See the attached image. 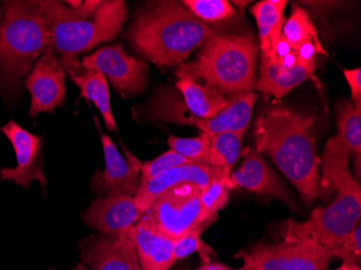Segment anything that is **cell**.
I'll return each mask as SVG.
<instances>
[{"instance_id": "cell-34", "label": "cell", "mask_w": 361, "mask_h": 270, "mask_svg": "<svg viewBox=\"0 0 361 270\" xmlns=\"http://www.w3.org/2000/svg\"><path fill=\"white\" fill-rule=\"evenodd\" d=\"M336 270H360V267H359V264L343 263L342 266Z\"/></svg>"}, {"instance_id": "cell-28", "label": "cell", "mask_w": 361, "mask_h": 270, "mask_svg": "<svg viewBox=\"0 0 361 270\" xmlns=\"http://www.w3.org/2000/svg\"><path fill=\"white\" fill-rule=\"evenodd\" d=\"M229 188H233L222 178L211 180L200 194L202 212L204 221L212 223L218 217V212L222 210L229 200Z\"/></svg>"}, {"instance_id": "cell-13", "label": "cell", "mask_w": 361, "mask_h": 270, "mask_svg": "<svg viewBox=\"0 0 361 270\" xmlns=\"http://www.w3.org/2000/svg\"><path fill=\"white\" fill-rule=\"evenodd\" d=\"M103 153H104L105 168H97L91 180L93 192L99 196L135 197L141 185L140 161L133 154L125 150L123 157L106 134L101 133Z\"/></svg>"}, {"instance_id": "cell-18", "label": "cell", "mask_w": 361, "mask_h": 270, "mask_svg": "<svg viewBox=\"0 0 361 270\" xmlns=\"http://www.w3.org/2000/svg\"><path fill=\"white\" fill-rule=\"evenodd\" d=\"M231 182L235 188H243L251 192L269 195L281 199L290 208L297 209V202L281 178L255 146H249L245 152V159L236 171L231 173Z\"/></svg>"}, {"instance_id": "cell-30", "label": "cell", "mask_w": 361, "mask_h": 270, "mask_svg": "<svg viewBox=\"0 0 361 270\" xmlns=\"http://www.w3.org/2000/svg\"><path fill=\"white\" fill-rule=\"evenodd\" d=\"M331 257L342 259L343 263L359 264L361 262V225L359 223L350 233L326 247Z\"/></svg>"}, {"instance_id": "cell-31", "label": "cell", "mask_w": 361, "mask_h": 270, "mask_svg": "<svg viewBox=\"0 0 361 270\" xmlns=\"http://www.w3.org/2000/svg\"><path fill=\"white\" fill-rule=\"evenodd\" d=\"M192 164L190 160L186 159L180 154L176 153L173 150H168L166 153L158 156L151 161H145L140 164V172H141V184L160 176L164 172L168 171L174 166H182V164Z\"/></svg>"}, {"instance_id": "cell-25", "label": "cell", "mask_w": 361, "mask_h": 270, "mask_svg": "<svg viewBox=\"0 0 361 270\" xmlns=\"http://www.w3.org/2000/svg\"><path fill=\"white\" fill-rule=\"evenodd\" d=\"M243 137L245 133L232 131L221 132L211 137L209 162L211 166L222 168L228 180L233 166L243 155Z\"/></svg>"}, {"instance_id": "cell-7", "label": "cell", "mask_w": 361, "mask_h": 270, "mask_svg": "<svg viewBox=\"0 0 361 270\" xmlns=\"http://www.w3.org/2000/svg\"><path fill=\"white\" fill-rule=\"evenodd\" d=\"M257 99V95L255 92L245 93L233 99L231 104L216 117L202 119L195 117L186 109L178 90L164 88L156 91L151 102L144 109L143 117L149 121H159L195 127L210 137L227 131L245 133L250 125Z\"/></svg>"}, {"instance_id": "cell-12", "label": "cell", "mask_w": 361, "mask_h": 270, "mask_svg": "<svg viewBox=\"0 0 361 270\" xmlns=\"http://www.w3.org/2000/svg\"><path fill=\"white\" fill-rule=\"evenodd\" d=\"M84 70L104 75L114 89L123 97L142 92L147 86L149 64L126 54L121 44L99 49L81 61Z\"/></svg>"}, {"instance_id": "cell-27", "label": "cell", "mask_w": 361, "mask_h": 270, "mask_svg": "<svg viewBox=\"0 0 361 270\" xmlns=\"http://www.w3.org/2000/svg\"><path fill=\"white\" fill-rule=\"evenodd\" d=\"M210 142L211 137L206 133H202L196 137H178L170 135L168 145L170 146V149L190 161L210 164Z\"/></svg>"}, {"instance_id": "cell-10", "label": "cell", "mask_w": 361, "mask_h": 270, "mask_svg": "<svg viewBox=\"0 0 361 270\" xmlns=\"http://www.w3.org/2000/svg\"><path fill=\"white\" fill-rule=\"evenodd\" d=\"M336 119L338 131L328 140L319 158L322 172L320 186L326 195L329 192L330 180L348 168L350 157H354L358 180L360 178L361 109L350 101H341L336 107Z\"/></svg>"}, {"instance_id": "cell-29", "label": "cell", "mask_w": 361, "mask_h": 270, "mask_svg": "<svg viewBox=\"0 0 361 270\" xmlns=\"http://www.w3.org/2000/svg\"><path fill=\"white\" fill-rule=\"evenodd\" d=\"M202 231L196 229L182 238L174 240V257L176 261L190 257L192 253H200L202 265L210 264L212 259L216 257V253L210 245L202 241Z\"/></svg>"}, {"instance_id": "cell-17", "label": "cell", "mask_w": 361, "mask_h": 270, "mask_svg": "<svg viewBox=\"0 0 361 270\" xmlns=\"http://www.w3.org/2000/svg\"><path fill=\"white\" fill-rule=\"evenodd\" d=\"M88 270H143L135 243L125 235H91L79 243Z\"/></svg>"}, {"instance_id": "cell-21", "label": "cell", "mask_w": 361, "mask_h": 270, "mask_svg": "<svg viewBox=\"0 0 361 270\" xmlns=\"http://www.w3.org/2000/svg\"><path fill=\"white\" fill-rule=\"evenodd\" d=\"M285 0H262L251 7L259 30V50L262 56H273L281 39L285 25Z\"/></svg>"}, {"instance_id": "cell-33", "label": "cell", "mask_w": 361, "mask_h": 270, "mask_svg": "<svg viewBox=\"0 0 361 270\" xmlns=\"http://www.w3.org/2000/svg\"><path fill=\"white\" fill-rule=\"evenodd\" d=\"M196 270H233L227 266L223 265L220 263H210L202 265V267L198 268Z\"/></svg>"}, {"instance_id": "cell-19", "label": "cell", "mask_w": 361, "mask_h": 270, "mask_svg": "<svg viewBox=\"0 0 361 270\" xmlns=\"http://www.w3.org/2000/svg\"><path fill=\"white\" fill-rule=\"evenodd\" d=\"M142 215L133 197L104 196L93 201L82 219L86 225L101 235H111L137 224Z\"/></svg>"}, {"instance_id": "cell-22", "label": "cell", "mask_w": 361, "mask_h": 270, "mask_svg": "<svg viewBox=\"0 0 361 270\" xmlns=\"http://www.w3.org/2000/svg\"><path fill=\"white\" fill-rule=\"evenodd\" d=\"M176 89L180 93L186 109L195 117L202 119L216 117L232 102V99L216 89L186 77L178 78Z\"/></svg>"}, {"instance_id": "cell-3", "label": "cell", "mask_w": 361, "mask_h": 270, "mask_svg": "<svg viewBox=\"0 0 361 270\" xmlns=\"http://www.w3.org/2000/svg\"><path fill=\"white\" fill-rule=\"evenodd\" d=\"M37 5L50 24L52 51L60 54L61 65L70 76L86 72L78 54L115 39L128 18L123 0H88L78 9L56 0H40Z\"/></svg>"}, {"instance_id": "cell-35", "label": "cell", "mask_w": 361, "mask_h": 270, "mask_svg": "<svg viewBox=\"0 0 361 270\" xmlns=\"http://www.w3.org/2000/svg\"><path fill=\"white\" fill-rule=\"evenodd\" d=\"M68 270H88L87 269V267L86 266L84 265V264L81 263H78L77 264L76 266H75L74 268H71V269H68Z\"/></svg>"}, {"instance_id": "cell-36", "label": "cell", "mask_w": 361, "mask_h": 270, "mask_svg": "<svg viewBox=\"0 0 361 270\" xmlns=\"http://www.w3.org/2000/svg\"><path fill=\"white\" fill-rule=\"evenodd\" d=\"M0 16H1V11H0Z\"/></svg>"}, {"instance_id": "cell-6", "label": "cell", "mask_w": 361, "mask_h": 270, "mask_svg": "<svg viewBox=\"0 0 361 270\" xmlns=\"http://www.w3.org/2000/svg\"><path fill=\"white\" fill-rule=\"evenodd\" d=\"M336 190L329 206L318 207L304 222L289 219L281 235L285 243H298L313 239L322 247H330L345 237L360 223L361 188L350 170L345 168L329 182V192Z\"/></svg>"}, {"instance_id": "cell-26", "label": "cell", "mask_w": 361, "mask_h": 270, "mask_svg": "<svg viewBox=\"0 0 361 270\" xmlns=\"http://www.w3.org/2000/svg\"><path fill=\"white\" fill-rule=\"evenodd\" d=\"M184 6L204 23H221L234 19L237 11L227 0H184Z\"/></svg>"}, {"instance_id": "cell-20", "label": "cell", "mask_w": 361, "mask_h": 270, "mask_svg": "<svg viewBox=\"0 0 361 270\" xmlns=\"http://www.w3.org/2000/svg\"><path fill=\"white\" fill-rule=\"evenodd\" d=\"M119 235L133 241L143 270H169L176 262L174 241L156 233L142 221Z\"/></svg>"}, {"instance_id": "cell-37", "label": "cell", "mask_w": 361, "mask_h": 270, "mask_svg": "<svg viewBox=\"0 0 361 270\" xmlns=\"http://www.w3.org/2000/svg\"><path fill=\"white\" fill-rule=\"evenodd\" d=\"M178 270H180V269H178Z\"/></svg>"}, {"instance_id": "cell-24", "label": "cell", "mask_w": 361, "mask_h": 270, "mask_svg": "<svg viewBox=\"0 0 361 270\" xmlns=\"http://www.w3.org/2000/svg\"><path fill=\"white\" fill-rule=\"evenodd\" d=\"M73 82L80 88L79 99L85 97L102 113L105 127L109 131H116V121L111 111V99H109V83L104 75L95 70H86L78 76H70Z\"/></svg>"}, {"instance_id": "cell-9", "label": "cell", "mask_w": 361, "mask_h": 270, "mask_svg": "<svg viewBox=\"0 0 361 270\" xmlns=\"http://www.w3.org/2000/svg\"><path fill=\"white\" fill-rule=\"evenodd\" d=\"M243 259L237 270H328L331 255L313 239L298 243H257L235 255Z\"/></svg>"}, {"instance_id": "cell-32", "label": "cell", "mask_w": 361, "mask_h": 270, "mask_svg": "<svg viewBox=\"0 0 361 270\" xmlns=\"http://www.w3.org/2000/svg\"><path fill=\"white\" fill-rule=\"evenodd\" d=\"M343 74L348 81L350 89L352 103L355 106L361 109V68L357 67L354 70H344Z\"/></svg>"}, {"instance_id": "cell-11", "label": "cell", "mask_w": 361, "mask_h": 270, "mask_svg": "<svg viewBox=\"0 0 361 270\" xmlns=\"http://www.w3.org/2000/svg\"><path fill=\"white\" fill-rule=\"evenodd\" d=\"M316 54L317 52L314 50L293 51L281 39L273 56L261 54L255 90L281 99L304 81L314 78Z\"/></svg>"}, {"instance_id": "cell-4", "label": "cell", "mask_w": 361, "mask_h": 270, "mask_svg": "<svg viewBox=\"0 0 361 270\" xmlns=\"http://www.w3.org/2000/svg\"><path fill=\"white\" fill-rule=\"evenodd\" d=\"M0 24V97L19 99L26 77L51 49V30L37 1H4ZM52 50V49H51Z\"/></svg>"}, {"instance_id": "cell-23", "label": "cell", "mask_w": 361, "mask_h": 270, "mask_svg": "<svg viewBox=\"0 0 361 270\" xmlns=\"http://www.w3.org/2000/svg\"><path fill=\"white\" fill-rule=\"evenodd\" d=\"M281 40L293 51L314 50L326 56L318 38L317 30L308 12L299 5H293L291 14L281 30Z\"/></svg>"}, {"instance_id": "cell-5", "label": "cell", "mask_w": 361, "mask_h": 270, "mask_svg": "<svg viewBox=\"0 0 361 270\" xmlns=\"http://www.w3.org/2000/svg\"><path fill=\"white\" fill-rule=\"evenodd\" d=\"M257 59L252 38L216 32L194 61L178 65L176 75L204 83L233 99L257 89Z\"/></svg>"}, {"instance_id": "cell-16", "label": "cell", "mask_w": 361, "mask_h": 270, "mask_svg": "<svg viewBox=\"0 0 361 270\" xmlns=\"http://www.w3.org/2000/svg\"><path fill=\"white\" fill-rule=\"evenodd\" d=\"M222 178L232 188H235L231 180L225 178L222 168L211 164H192L174 166L160 176L140 185L137 195L133 197L135 204L140 212L143 214L151 207L156 199L172 188L186 184L198 185L202 190L206 188L211 180Z\"/></svg>"}, {"instance_id": "cell-14", "label": "cell", "mask_w": 361, "mask_h": 270, "mask_svg": "<svg viewBox=\"0 0 361 270\" xmlns=\"http://www.w3.org/2000/svg\"><path fill=\"white\" fill-rule=\"evenodd\" d=\"M0 131L9 140L16 153V168H0V182L12 180L23 188H30L32 180H38L44 192L47 180L42 168V145L44 139L10 121Z\"/></svg>"}, {"instance_id": "cell-2", "label": "cell", "mask_w": 361, "mask_h": 270, "mask_svg": "<svg viewBox=\"0 0 361 270\" xmlns=\"http://www.w3.org/2000/svg\"><path fill=\"white\" fill-rule=\"evenodd\" d=\"M216 32L180 1L161 0L137 10L126 37L137 54L156 66L169 67L185 62Z\"/></svg>"}, {"instance_id": "cell-15", "label": "cell", "mask_w": 361, "mask_h": 270, "mask_svg": "<svg viewBox=\"0 0 361 270\" xmlns=\"http://www.w3.org/2000/svg\"><path fill=\"white\" fill-rule=\"evenodd\" d=\"M24 86L30 91L28 116L36 118L39 113H52L62 106L66 97L65 70L51 49L40 56L26 77Z\"/></svg>"}, {"instance_id": "cell-1", "label": "cell", "mask_w": 361, "mask_h": 270, "mask_svg": "<svg viewBox=\"0 0 361 270\" xmlns=\"http://www.w3.org/2000/svg\"><path fill=\"white\" fill-rule=\"evenodd\" d=\"M315 128L314 115L281 105L262 109L253 123L255 149L273 160L307 204L326 196L320 186Z\"/></svg>"}, {"instance_id": "cell-8", "label": "cell", "mask_w": 361, "mask_h": 270, "mask_svg": "<svg viewBox=\"0 0 361 270\" xmlns=\"http://www.w3.org/2000/svg\"><path fill=\"white\" fill-rule=\"evenodd\" d=\"M200 194L202 188L198 185L172 188L154 201L142 215L141 221L173 241L196 229L204 231L210 223L204 221Z\"/></svg>"}]
</instances>
